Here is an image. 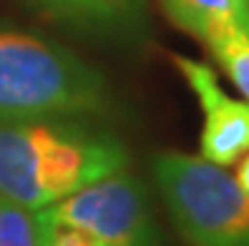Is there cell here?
<instances>
[{"instance_id": "obj_1", "label": "cell", "mask_w": 249, "mask_h": 246, "mask_svg": "<svg viewBox=\"0 0 249 246\" xmlns=\"http://www.w3.org/2000/svg\"><path fill=\"white\" fill-rule=\"evenodd\" d=\"M128 164L124 141L93 118H0V194L31 211Z\"/></svg>"}, {"instance_id": "obj_7", "label": "cell", "mask_w": 249, "mask_h": 246, "mask_svg": "<svg viewBox=\"0 0 249 246\" xmlns=\"http://www.w3.org/2000/svg\"><path fill=\"white\" fill-rule=\"evenodd\" d=\"M159 5L179 31L207 46L231 35L249 38V0H159Z\"/></svg>"}, {"instance_id": "obj_3", "label": "cell", "mask_w": 249, "mask_h": 246, "mask_svg": "<svg viewBox=\"0 0 249 246\" xmlns=\"http://www.w3.org/2000/svg\"><path fill=\"white\" fill-rule=\"evenodd\" d=\"M38 246H164L143 183L119 171L33 211Z\"/></svg>"}, {"instance_id": "obj_9", "label": "cell", "mask_w": 249, "mask_h": 246, "mask_svg": "<svg viewBox=\"0 0 249 246\" xmlns=\"http://www.w3.org/2000/svg\"><path fill=\"white\" fill-rule=\"evenodd\" d=\"M0 246H38L33 211L0 194Z\"/></svg>"}, {"instance_id": "obj_5", "label": "cell", "mask_w": 249, "mask_h": 246, "mask_svg": "<svg viewBox=\"0 0 249 246\" xmlns=\"http://www.w3.org/2000/svg\"><path fill=\"white\" fill-rule=\"evenodd\" d=\"M204 113L199 156L216 166H231L249 151V103L224 93L216 73L186 55H171Z\"/></svg>"}, {"instance_id": "obj_8", "label": "cell", "mask_w": 249, "mask_h": 246, "mask_svg": "<svg viewBox=\"0 0 249 246\" xmlns=\"http://www.w3.org/2000/svg\"><path fill=\"white\" fill-rule=\"evenodd\" d=\"M214 55V61L222 66V70L229 76V81L237 85V91L249 103V38L231 35L222 38L207 46Z\"/></svg>"}, {"instance_id": "obj_2", "label": "cell", "mask_w": 249, "mask_h": 246, "mask_svg": "<svg viewBox=\"0 0 249 246\" xmlns=\"http://www.w3.org/2000/svg\"><path fill=\"white\" fill-rule=\"evenodd\" d=\"M106 76L43 35L0 28V118H104L113 108Z\"/></svg>"}, {"instance_id": "obj_6", "label": "cell", "mask_w": 249, "mask_h": 246, "mask_svg": "<svg viewBox=\"0 0 249 246\" xmlns=\"http://www.w3.org/2000/svg\"><path fill=\"white\" fill-rule=\"evenodd\" d=\"M48 18L83 35L111 43H143L149 35V0H25Z\"/></svg>"}, {"instance_id": "obj_4", "label": "cell", "mask_w": 249, "mask_h": 246, "mask_svg": "<svg viewBox=\"0 0 249 246\" xmlns=\"http://www.w3.org/2000/svg\"><path fill=\"white\" fill-rule=\"evenodd\" d=\"M156 189L174 229L189 246H249V191L201 156L156 153Z\"/></svg>"}, {"instance_id": "obj_10", "label": "cell", "mask_w": 249, "mask_h": 246, "mask_svg": "<svg viewBox=\"0 0 249 246\" xmlns=\"http://www.w3.org/2000/svg\"><path fill=\"white\" fill-rule=\"evenodd\" d=\"M239 166H237V173H234V179H237L239 181V186H242V189L244 191H249V151L239 158Z\"/></svg>"}]
</instances>
